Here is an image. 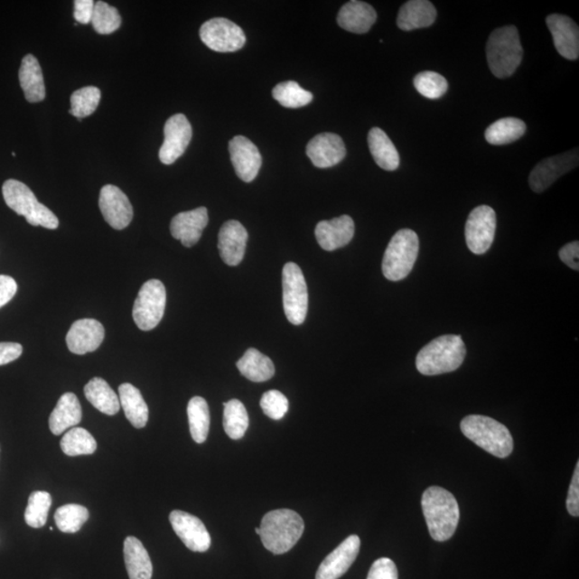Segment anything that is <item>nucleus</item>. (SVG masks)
Instances as JSON below:
<instances>
[{
    "label": "nucleus",
    "instance_id": "2eb2a0df",
    "mask_svg": "<svg viewBox=\"0 0 579 579\" xmlns=\"http://www.w3.org/2000/svg\"><path fill=\"white\" fill-rule=\"evenodd\" d=\"M99 208L105 220L116 230H123L134 218V208L126 194L117 186H103Z\"/></svg>",
    "mask_w": 579,
    "mask_h": 579
},
{
    "label": "nucleus",
    "instance_id": "4468645a",
    "mask_svg": "<svg viewBox=\"0 0 579 579\" xmlns=\"http://www.w3.org/2000/svg\"><path fill=\"white\" fill-rule=\"evenodd\" d=\"M169 518L172 528L187 548L196 553L208 552L211 538L202 520L179 509L171 512Z\"/></svg>",
    "mask_w": 579,
    "mask_h": 579
},
{
    "label": "nucleus",
    "instance_id": "e433bc0d",
    "mask_svg": "<svg viewBox=\"0 0 579 579\" xmlns=\"http://www.w3.org/2000/svg\"><path fill=\"white\" fill-rule=\"evenodd\" d=\"M272 95L280 105L290 108L305 107L313 99L311 91L304 89L294 81L279 83L275 86Z\"/></svg>",
    "mask_w": 579,
    "mask_h": 579
},
{
    "label": "nucleus",
    "instance_id": "f704fd0d",
    "mask_svg": "<svg viewBox=\"0 0 579 579\" xmlns=\"http://www.w3.org/2000/svg\"><path fill=\"white\" fill-rule=\"evenodd\" d=\"M223 427L233 440L242 439L249 427L248 412L242 401L232 399L223 404Z\"/></svg>",
    "mask_w": 579,
    "mask_h": 579
},
{
    "label": "nucleus",
    "instance_id": "f3484780",
    "mask_svg": "<svg viewBox=\"0 0 579 579\" xmlns=\"http://www.w3.org/2000/svg\"><path fill=\"white\" fill-rule=\"evenodd\" d=\"M306 154L314 166L328 169L345 159L347 149L340 135L325 133L315 135L308 143Z\"/></svg>",
    "mask_w": 579,
    "mask_h": 579
},
{
    "label": "nucleus",
    "instance_id": "7c9ffc66",
    "mask_svg": "<svg viewBox=\"0 0 579 579\" xmlns=\"http://www.w3.org/2000/svg\"><path fill=\"white\" fill-rule=\"evenodd\" d=\"M85 397L97 410L107 416H116L120 409L117 394L113 391L106 380L96 377L84 388Z\"/></svg>",
    "mask_w": 579,
    "mask_h": 579
},
{
    "label": "nucleus",
    "instance_id": "49530a36",
    "mask_svg": "<svg viewBox=\"0 0 579 579\" xmlns=\"http://www.w3.org/2000/svg\"><path fill=\"white\" fill-rule=\"evenodd\" d=\"M94 8L93 0H76L74 2V19L81 24H89L93 17Z\"/></svg>",
    "mask_w": 579,
    "mask_h": 579
},
{
    "label": "nucleus",
    "instance_id": "7ed1b4c3",
    "mask_svg": "<svg viewBox=\"0 0 579 579\" xmlns=\"http://www.w3.org/2000/svg\"><path fill=\"white\" fill-rule=\"evenodd\" d=\"M259 529L263 546L275 555H283L295 546L305 530V524L296 512L282 509L268 512L262 518Z\"/></svg>",
    "mask_w": 579,
    "mask_h": 579
},
{
    "label": "nucleus",
    "instance_id": "5701e85b",
    "mask_svg": "<svg viewBox=\"0 0 579 579\" xmlns=\"http://www.w3.org/2000/svg\"><path fill=\"white\" fill-rule=\"evenodd\" d=\"M208 223V209L199 208L177 214L171 221L170 230L172 237L189 248L199 242Z\"/></svg>",
    "mask_w": 579,
    "mask_h": 579
},
{
    "label": "nucleus",
    "instance_id": "4be33fe9",
    "mask_svg": "<svg viewBox=\"0 0 579 579\" xmlns=\"http://www.w3.org/2000/svg\"><path fill=\"white\" fill-rule=\"evenodd\" d=\"M354 232V221L348 215L334 218L332 220L320 221L314 230L321 248L326 251L345 247L351 242Z\"/></svg>",
    "mask_w": 579,
    "mask_h": 579
},
{
    "label": "nucleus",
    "instance_id": "b1692460",
    "mask_svg": "<svg viewBox=\"0 0 579 579\" xmlns=\"http://www.w3.org/2000/svg\"><path fill=\"white\" fill-rule=\"evenodd\" d=\"M377 21V13L372 5L359 0L343 5L337 15V23L342 30L353 33H366Z\"/></svg>",
    "mask_w": 579,
    "mask_h": 579
},
{
    "label": "nucleus",
    "instance_id": "a18cd8bd",
    "mask_svg": "<svg viewBox=\"0 0 579 579\" xmlns=\"http://www.w3.org/2000/svg\"><path fill=\"white\" fill-rule=\"evenodd\" d=\"M567 511L574 518L579 516V462L576 463L574 474H573L569 495L566 500Z\"/></svg>",
    "mask_w": 579,
    "mask_h": 579
},
{
    "label": "nucleus",
    "instance_id": "f8f14e48",
    "mask_svg": "<svg viewBox=\"0 0 579 579\" xmlns=\"http://www.w3.org/2000/svg\"><path fill=\"white\" fill-rule=\"evenodd\" d=\"M578 160L577 149L542 160L530 173L531 191L537 193L546 191L561 176L575 169L578 165Z\"/></svg>",
    "mask_w": 579,
    "mask_h": 579
},
{
    "label": "nucleus",
    "instance_id": "58836bf2",
    "mask_svg": "<svg viewBox=\"0 0 579 579\" xmlns=\"http://www.w3.org/2000/svg\"><path fill=\"white\" fill-rule=\"evenodd\" d=\"M51 506V497L48 491H33L28 498L26 524L34 529L42 528L47 524Z\"/></svg>",
    "mask_w": 579,
    "mask_h": 579
},
{
    "label": "nucleus",
    "instance_id": "bb28decb",
    "mask_svg": "<svg viewBox=\"0 0 579 579\" xmlns=\"http://www.w3.org/2000/svg\"><path fill=\"white\" fill-rule=\"evenodd\" d=\"M20 85L28 102H42L45 98V85L42 66L32 54L23 59L19 71Z\"/></svg>",
    "mask_w": 579,
    "mask_h": 579
},
{
    "label": "nucleus",
    "instance_id": "423d86ee",
    "mask_svg": "<svg viewBox=\"0 0 579 579\" xmlns=\"http://www.w3.org/2000/svg\"><path fill=\"white\" fill-rule=\"evenodd\" d=\"M3 196L5 204L17 215L24 216L31 226L43 227L50 230L59 228V218L47 206L39 202L25 183L16 180L5 182Z\"/></svg>",
    "mask_w": 579,
    "mask_h": 579
},
{
    "label": "nucleus",
    "instance_id": "8fccbe9b",
    "mask_svg": "<svg viewBox=\"0 0 579 579\" xmlns=\"http://www.w3.org/2000/svg\"><path fill=\"white\" fill-rule=\"evenodd\" d=\"M559 257L560 260L565 263V265L571 267L572 269H574V271H578L579 243L577 242V240L576 242H572L564 246V247L559 251Z\"/></svg>",
    "mask_w": 579,
    "mask_h": 579
},
{
    "label": "nucleus",
    "instance_id": "f03ea898",
    "mask_svg": "<svg viewBox=\"0 0 579 579\" xmlns=\"http://www.w3.org/2000/svg\"><path fill=\"white\" fill-rule=\"evenodd\" d=\"M466 358V346L461 335L435 338L418 352L416 364L424 376H437L455 371Z\"/></svg>",
    "mask_w": 579,
    "mask_h": 579
},
{
    "label": "nucleus",
    "instance_id": "dca6fc26",
    "mask_svg": "<svg viewBox=\"0 0 579 579\" xmlns=\"http://www.w3.org/2000/svg\"><path fill=\"white\" fill-rule=\"evenodd\" d=\"M231 162L235 173L246 182L254 181L262 166V156L259 149L247 137L234 136L229 142Z\"/></svg>",
    "mask_w": 579,
    "mask_h": 579
},
{
    "label": "nucleus",
    "instance_id": "72a5a7b5",
    "mask_svg": "<svg viewBox=\"0 0 579 579\" xmlns=\"http://www.w3.org/2000/svg\"><path fill=\"white\" fill-rule=\"evenodd\" d=\"M187 414L192 439L199 444H204L208 439L210 425L208 403L202 397L191 398L187 406Z\"/></svg>",
    "mask_w": 579,
    "mask_h": 579
},
{
    "label": "nucleus",
    "instance_id": "6ab92c4d",
    "mask_svg": "<svg viewBox=\"0 0 579 579\" xmlns=\"http://www.w3.org/2000/svg\"><path fill=\"white\" fill-rule=\"evenodd\" d=\"M360 547V540L358 536L347 537L322 561L315 579H340L358 558Z\"/></svg>",
    "mask_w": 579,
    "mask_h": 579
},
{
    "label": "nucleus",
    "instance_id": "412c9836",
    "mask_svg": "<svg viewBox=\"0 0 579 579\" xmlns=\"http://www.w3.org/2000/svg\"><path fill=\"white\" fill-rule=\"evenodd\" d=\"M247 242L248 233L242 223L227 221L218 235V249L223 262L230 266H238L244 259Z\"/></svg>",
    "mask_w": 579,
    "mask_h": 579
},
{
    "label": "nucleus",
    "instance_id": "ddd939ff",
    "mask_svg": "<svg viewBox=\"0 0 579 579\" xmlns=\"http://www.w3.org/2000/svg\"><path fill=\"white\" fill-rule=\"evenodd\" d=\"M192 139V127L183 114H175L164 125V141L159 151L163 164L174 163L182 156Z\"/></svg>",
    "mask_w": 579,
    "mask_h": 579
},
{
    "label": "nucleus",
    "instance_id": "37998d69",
    "mask_svg": "<svg viewBox=\"0 0 579 579\" xmlns=\"http://www.w3.org/2000/svg\"><path fill=\"white\" fill-rule=\"evenodd\" d=\"M260 405L265 415L275 421L282 420L289 410L288 398L275 389L263 394Z\"/></svg>",
    "mask_w": 579,
    "mask_h": 579
},
{
    "label": "nucleus",
    "instance_id": "09e8293b",
    "mask_svg": "<svg viewBox=\"0 0 579 579\" xmlns=\"http://www.w3.org/2000/svg\"><path fill=\"white\" fill-rule=\"evenodd\" d=\"M23 353V347L17 342H0V366L13 363Z\"/></svg>",
    "mask_w": 579,
    "mask_h": 579
},
{
    "label": "nucleus",
    "instance_id": "6e6552de",
    "mask_svg": "<svg viewBox=\"0 0 579 579\" xmlns=\"http://www.w3.org/2000/svg\"><path fill=\"white\" fill-rule=\"evenodd\" d=\"M165 305L164 285L157 279L148 280L142 285L133 309L137 328L145 332L156 328L163 318Z\"/></svg>",
    "mask_w": 579,
    "mask_h": 579
},
{
    "label": "nucleus",
    "instance_id": "a211bd4d",
    "mask_svg": "<svg viewBox=\"0 0 579 579\" xmlns=\"http://www.w3.org/2000/svg\"><path fill=\"white\" fill-rule=\"evenodd\" d=\"M546 24L554 39L558 53L569 61H576L579 56V28L571 17L563 14H550Z\"/></svg>",
    "mask_w": 579,
    "mask_h": 579
},
{
    "label": "nucleus",
    "instance_id": "a878e982",
    "mask_svg": "<svg viewBox=\"0 0 579 579\" xmlns=\"http://www.w3.org/2000/svg\"><path fill=\"white\" fill-rule=\"evenodd\" d=\"M82 416V406L76 394L62 395L50 416L49 425L51 434L55 435L64 434L67 429L79 425Z\"/></svg>",
    "mask_w": 579,
    "mask_h": 579
},
{
    "label": "nucleus",
    "instance_id": "f257e3e1",
    "mask_svg": "<svg viewBox=\"0 0 579 579\" xmlns=\"http://www.w3.org/2000/svg\"><path fill=\"white\" fill-rule=\"evenodd\" d=\"M422 509L434 541L445 542L454 536L461 512L455 497L449 490L439 486L429 487L424 491Z\"/></svg>",
    "mask_w": 579,
    "mask_h": 579
},
{
    "label": "nucleus",
    "instance_id": "2f4dec72",
    "mask_svg": "<svg viewBox=\"0 0 579 579\" xmlns=\"http://www.w3.org/2000/svg\"><path fill=\"white\" fill-rule=\"evenodd\" d=\"M240 374L252 382H266L275 375V366L266 355L250 348L237 363Z\"/></svg>",
    "mask_w": 579,
    "mask_h": 579
},
{
    "label": "nucleus",
    "instance_id": "c9c22d12",
    "mask_svg": "<svg viewBox=\"0 0 579 579\" xmlns=\"http://www.w3.org/2000/svg\"><path fill=\"white\" fill-rule=\"evenodd\" d=\"M61 447L68 456L91 455L97 450V443L93 434L86 429L73 427L62 437Z\"/></svg>",
    "mask_w": 579,
    "mask_h": 579
},
{
    "label": "nucleus",
    "instance_id": "c03bdc74",
    "mask_svg": "<svg viewBox=\"0 0 579 579\" xmlns=\"http://www.w3.org/2000/svg\"><path fill=\"white\" fill-rule=\"evenodd\" d=\"M367 579H398L397 565L389 558H380L371 565Z\"/></svg>",
    "mask_w": 579,
    "mask_h": 579
},
{
    "label": "nucleus",
    "instance_id": "a19ab883",
    "mask_svg": "<svg viewBox=\"0 0 579 579\" xmlns=\"http://www.w3.org/2000/svg\"><path fill=\"white\" fill-rule=\"evenodd\" d=\"M416 89L427 99H439L446 94L449 83L441 74L434 71H424L416 74L414 79Z\"/></svg>",
    "mask_w": 579,
    "mask_h": 579
},
{
    "label": "nucleus",
    "instance_id": "4c0bfd02",
    "mask_svg": "<svg viewBox=\"0 0 579 579\" xmlns=\"http://www.w3.org/2000/svg\"><path fill=\"white\" fill-rule=\"evenodd\" d=\"M89 518V509L79 504H66L56 509L57 528L65 533H77Z\"/></svg>",
    "mask_w": 579,
    "mask_h": 579
},
{
    "label": "nucleus",
    "instance_id": "39448f33",
    "mask_svg": "<svg viewBox=\"0 0 579 579\" xmlns=\"http://www.w3.org/2000/svg\"><path fill=\"white\" fill-rule=\"evenodd\" d=\"M464 435L490 454L506 458L512 454L514 441L509 429L484 416H468L461 423Z\"/></svg>",
    "mask_w": 579,
    "mask_h": 579
},
{
    "label": "nucleus",
    "instance_id": "de8ad7c7",
    "mask_svg": "<svg viewBox=\"0 0 579 579\" xmlns=\"http://www.w3.org/2000/svg\"><path fill=\"white\" fill-rule=\"evenodd\" d=\"M17 291V284L13 277L0 275V308L13 300Z\"/></svg>",
    "mask_w": 579,
    "mask_h": 579
},
{
    "label": "nucleus",
    "instance_id": "ea45409f",
    "mask_svg": "<svg viewBox=\"0 0 579 579\" xmlns=\"http://www.w3.org/2000/svg\"><path fill=\"white\" fill-rule=\"evenodd\" d=\"M100 98L101 91L95 86H88V88L78 89L71 95V108L69 113L79 120L90 117L98 107Z\"/></svg>",
    "mask_w": 579,
    "mask_h": 579
},
{
    "label": "nucleus",
    "instance_id": "1a4fd4ad",
    "mask_svg": "<svg viewBox=\"0 0 579 579\" xmlns=\"http://www.w3.org/2000/svg\"><path fill=\"white\" fill-rule=\"evenodd\" d=\"M284 309L286 319L294 325H301L307 317L308 290L300 266L286 263L283 271Z\"/></svg>",
    "mask_w": 579,
    "mask_h": 579
},
{
    "label": "nucleus",
    "instance_id": "20e7f679",
    "mask_svg": "<svg viewBox=\"0 0 579 579\" xmlns=\"http://www.w3.org/2000/svg\"><path fill=\"white\" fill-rule=\"evenodd\" d=\"M487 62L496 78L511 77L521 64L523 45L515 26H504L492 32L486 44Z\"/></svg>",
    "mask_w": 579,
    "mask_h": 579
},
{
    "label": "nucleus",
    "instance_id": "473e14b6",
    "mask_svg": "<svg viewBox=\"0 0 579 579\" xmlns=\"http://www.w3.org/2000/svg\"><path fill=\"white\" fill-rule=\"evenodd\" d=\"M526 133V124L515 117L497 120L485 131V139L491 145H506L518 141Z\"/></svg>",
    "mask_w": 579,
    "mask_h": 579
},
{
    "label": "nucleus",
    "instance_id": "9b49d317",
    "mask_svg": "<svg viewBox=\"0 0 579 579\" xmlns=\"http://www.w3.org/2000/svg\"><path fill=\"white\" fill-rule=\"evenodd\" d=\"M497 216L490 206L481 205L470 213L466 222V242L474 255H484L494 243Z\"/></svg>",
    "mask_w": 579,
    "mask_h": 579
},
{
    "label": "nucleus",
    "instance_id": "3c124183",
    "mask_svg": "<svg viewBox=\"0 0 579 579\" xmlns=\"http://www.w3.org/2000/svg\"><path fill=\"white\" fill-rule=\"evenodd\" d=\"M256 532H257V536H259V535H260V529H259V528H257V529H256Z\"/></svg>",
    "mask_w": 579,
    "mask_h": 579
},
{
    "label": "nucleus",
    "instance_id": "79ce46f5",
    "mask_svg": "<svg viewBox=\"0 0 579 579\" xmlns=\"http://www.w3.org/2000/svg\"><path fill=\"white\" fill-rule=\"evenodd\" d=\"M91 24L94 30L100 34H110L117 32L120 25H122V17H120L118 10L112 7V5L105 3H95L93 17H91Z\"/></svg>",
    "mask_w": 579,
    "mask_h": 579
},
{
    "label": "nucleus",
    "instance_id": "c756f323",
    "mask_svg": "<svg viewBox=\"0 0 579 579\" xmlns=\"http://www.w3.org/2000/svg\"><path fill=\"white\" fill-rule=\"evenodd\" d=\"M369 146L372 157L381 169L386 171L398 169L400 157L397 149L382 129L375 127L369 131Z\"/></svg>",
    "mask_w": 579,
    "mask_h": 579
},
{
    "label": "nucleus",
    "instance_id": "0eeeda50",
    "mask_svg": "<svg viewBox=\"0 0 579 579\" xmlns=\"http://www.w3.org/2000/svg\"><path fill=\"white\" fill-rule=\"evenodd\" d=\"M420 240L417 234L410 229L399 230L389 242L382 261L384 277L391 282H400L415 267Z\"/></svg>",
    "mask_w": 579,
    "mask_h": 579
},
{
    "label": "nucleus",
    "instance_id": "cd10ccee",
    "mask_svg": "<svg viewBox=\"0 0 579 579\" xmlns=\"http://www.w3.org/2000/svg\"><path fill=\"white\" fill-rule=\"evenodd\" d=\"M126 569L130 579H152L153 564L146 548L135 537H128L124 542Z\"/></svg>",
    "mask_w": 579,
    "mask_h": 579
},
{
    "label": "nucleus",
    "instance_id": "aec40b11",
    "mask_svg": "<svg viewBox=\"0 0 579 579\" xmlns=\"http://www.w3.org/2000/svg\"><path fill=\"white\" fill-rule=\"evenodd\" d=\"M105 328L95 319L76 321L69 330L66 341L68 349L74 354L84 355L94 352L105 340Z\"/></svg>",
    "mask_w": 579,
    "mask_h": 579
},
{
    "label": "nucleus",
    "instance_id": "c85d7f7f",
    "mask_svg": "<svg viewBox=\"0 0 579 579\" xmlns=\"http://www.w3.org/2000/svg\"><path fill=\"white\" fill-rule=\"evenodd\" d=\"M120 406L131 425L145 428L148 422V406L141 392L133 384L124 383L118 388Z\"/></svg>",
    "mask_w": 579,
    "mask_h": 579
},
{
    "label": "nucleus",
    "instance_id": "393cba45",
    "mask_svg": "<svg viewBox=\"0 0 579 579\" xmlns=\"http://www.w3.org/2000/svg\"><path fill=\"white\" fill-rule=\"evenodd\" d=\"M437 19V10L427 0H410L400 8L397 26L401 31L410 32L432 26Z\"/></svg>",
    "mask_w": 579,
    "mask_h": 579
},
{
    "label": "nucleus",
    "instance_id": "9d476101",
    "mask_svg": "<svg viewBox=\"0 0 579 579\" xmlns=\"http://www.w3.org/2000/svg\"><path fill=\"white\" fill-rule=\"evenodd\" d=\"M200 37L206 47L219 53L237 51L246 43L242 28L223 17H216L205 22L201 26Z\"/></svg>",
    "mask_w": 579,
    "mask_h": 579
}]
</instances>
